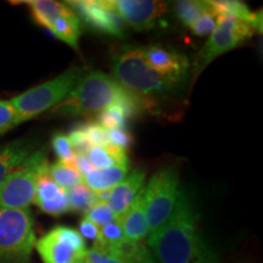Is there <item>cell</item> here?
I'll return each instance as SVG.
<instances>
[{
  "label": "cell",
  "instance_id": "cell-37",
  "mask_svg": "<svg viewBox=\"0 0 263 263\" xmlns=\"http://www.w3.org/2000/svg\"><path fill=\"white\" fill-rule=\"evenodd\" d=\"M140 263H156V261H155V259H154L153 256H151L149 250H147L146 254L144 255V257H143V259H141Z\"/></svg>",
  "mask_w": 263,
  "mask_h": 263
},
{
  "label": "cell",
  "instance_id": "cell-31",
  "mask_svg": "<svg viewBox=\"0 0 263 263\" xmlns=\"http://www.w3.org/2000/svg\"><path fill=\"white\" fill-rule=\"evenodd\" d=\"M217 17L210 11V9L207 11L200 16L195 22L192 25V32L197 37H205V35H211L212 32L215 31L217 27Z\"/></svg>",
  "mask_w": 263,
  "mask_h": 263
},
{
  "label": "cell",
  "instance_id": "cell-32",
  "mask_svg": "<svg viewBox=\"0 0 263 263\" xmlns=\"http://www.w3.org/2000/svg\"><path fill=\"white\" fill-rule=\"evenodd\" d=\"M67 138L74 154H85L91 146L87 139V137H85L83 129H82L81 123L77 124L74 128H72Z\"/></svg>",
  "mask_w": 263,
  "mask_h": 263
},
{
  "label": "cell",
  "instance_id": "cell-5",
  "mask_svg": "<svg viewBox=\"0 0 263 263\" xmlns=\"http://www.w3.org/2000/svg\"><path fill=\"white\" fill-rule=\"evenodd\" d=\"M35 245L29 209H0V263H28Z\"/></svg>",
  "mask_w": 263,
  "mask_h": 263
},
{
  "label": "cell",
  "instance_id": "cell-15",
  "mask_svg": "<svg viewBox=\"0 0 263 263\" xmlns=\"http://www.w3.org/2000/svg\"><path fill=\"white\" fill-rule=\"evenodd\" d=\"M120 224L122 227L124 238L132 241H143L149 235L146 216L145 202H144V186L138 193L132 206L126 215L121 218Z\"/></svg>",
  "mask_w": 263,
  "mask_h": 263
},
{
  "label": "cell",
  "instance_id": "cell-34",
  "mask_svg": "<svg viewBox=\"0 0 263 263\" xmlns=\"http://www.w3.org/2000/svg\"><path fill=\"white\" fill-rule=\"evenodd\" d=\"M84 261L88 263H126L120 261L114 256L106 254V252L101 251V250L91 248L90 250H87L84 255Z\"/></svg>",
  "mask_w": 263,
  "mask_h": 263
},
{
  "label": "cell",
  "instance_id": "cell-28",
  "mask_svg": "<svg viewBox=\"0 0 263 263\" xmlns=\"http://www.w3.org/2000/svg\"><path fill=\"white\" fill-rule=\"evenodd\" d=\"M85 155L95 170L110 168L117 164L106 146H90Z\"/></svg>",
  "mask_w": 263,
  "mask_h": 263
},
{
  "label": "cell",
  "instance_id": "cell-13",
  "mask_svg": "<svg viewBox=\"0 0 263 263\" xmlns=\"http://www.w3.org/2000/svg\"><path fill=\"white\" fill-rule=\"evenodd\" d=\"M34 203L50 216H61L70 211L67 190L51 179L49 166L42 171L37 179Z\"/></svg>",
  "mask_w": 263,
  "mask_h": 263
},
{
  "label": "cell",
  "instance_id": "cell-14",
  "mask_svg": "<svg viewBox=\"0 0 263 263\" xmlns=\"http://www.w3.org/2000/svg\"><path fill=\"white\" fill-rule=\"evenodd\" d=\"M144 180H145V172L141 170L132 171L127 174V177L122 182L115 185L110 189V195H108L107 203L116 216L117 222L126 215L129 207L132 206L138 193L143 189Z\"/></svg>",
  "mask_w": 263,
  "mask_h": 263
},
{
  "label": "cell",
  "instance_id": "cell-38",
  "mask_svg": "<svg viewBox=\"0 0 263 263\" xmlns=\"http://www.w3.org/2000/svg\"><path fill=\"white\" fill-rule=\"evenodd\" d=\"M80 263H88V262H85V261H84V259H83V261H81Z\"/></svg>",
  "mask_w": 263,
  "mask_h": 263
},
{
  "label": "cell",
  "instance_id": "cell-3",
  "mask_svg": "<svg viewBox=\"0 0 263 263\" xmlns=\"http://www.w3.org/2000/svg\"><path fill=\"white\" fill-rule=\"evenodd\" d=\"M112 74L122 87L144 98L166 97L180 87L154 70L141 48H124L115 59Z\"/></svg>",
  "mask_w": 263,
  "mask_h": 263
},
{
  "label": "cell",
  "instance_id": "cell-25",
  "mask_svg": "<svg viewBox=\"0 0 263 263\" xmlns=\"http://www.w3.org/2000/svg\"><path fill=\"white\" fill-rule=\"evenodd\" d=\"M124 239V233L121 227L120 222L115 221L108 223V224L101 227L99 230V235L95 245L93 248L97 249H105L107 246H111L114 244H117L121 240Z\"/></svg>",
  "mask_w": 263,
  "mask_h": 263
},
{
  "label": "cell",
  "instance_id": "cell-22",
  "mask_svg": "<svg viewBox=\"0 0 263 263\" xmlns=\"http://www.w3.org/2000/svg\"><path fill=\"white\" fill-rule=\"evenodd\" d=\"M207 10H209L207 2H199V0H182L174 4V14L177 18L179 20L180 24L189 28Z\"/></svg>",
  "mask_w": 263,
  "mask_h": 263
},
{
  "label": "cell",
  "instance_id": "cell-36",
  "mask_svg": "<svg viewBox=\"0 0 263 263\" xmlns=\"http://www.w3.org/2000/svg\"><path fill=\"white\" fill-rule=\"evenodd\" d=\"M74 166L76 168H77L78 172L81 174H88L91 171L95 170L93 167V164L89 162V160H88V157L85 154H76L74 156Z\"/></svg>",
  "mask_w": 263,
  "mask_h": 263
},
{
  "label": "cell",
  "instance_id": "cell-20",
  "mask_svg": "<svg viewBox=\"0 0 263 263\" xmlns=\"http://www.w3.org/2000/svg\"><path fill=\"white\" fill-rule=\"evenodd\" d=\"M97 249V248H95ZM106 254L114 256L120 261L126 263H140L144 255L146 254L147 249L146 242L143 241H132L124 238L117 244L107 246L105 249H99Z\"/></svg>",
  "mask_w": 263,
  "mask_h": 263
},
{
  "label": "cell",
  "instance_id": "cell-26",
  "mask_svg": "<svg viewBox=\"0 0 263 263\" xmlns=\"http://www.w3.org/2000/svg\"><path fill=\"white\" fill-rule=\"evenodd\" d=\"M88 219L95 223L99 228L108 224V223L117 221L116 216L111 209L110 205L105 201H97L93 206L85 212V216Z\"/></svg>",
  "mask_w": 263,
  "mask_h": 263
},
{
  "label": "cell",
  "instance_id": "cell-1",
  "mask_svg": "<svg viewBox=\"0 0 263 263\" xmlns=\"http://www.w3.org/2000/svg\"><path fill=\"white\" fill-rule=\"evenodd\" d=\"M146 246L156 263H219L202 236L192 199L183 189L167 222L147 235Z\"/></svg>",
  "mask_w": 263,
  "mask_h": 263
},
{
  "label": "cell",
  "instance_id": "cell-27",
  "mask_svg": "<svg viewBox=\"0 0 263 263\" xmlns=\"http://www.w3.org/2000/svg\"><path fill=\"white\" fill-rule=\"evenodd\" d=\"M51 146L54 149L55 154L59 157L60 162H64L66 164H70V166H74V151L72 149L70 141H68L67 136H65L64 133H55L51 138ZM77 170V168H76Z\"/></svg>",
  "mask_w": 263,
  "mask_h": 263
},
{
  "label": "cell",
  "instance_id": "cell-7",
  "mask_svg": "<svg viewBox=\"0 0 263 263\" xmlns=\"http://www.w3.org/2000/svg\"><path fill=\"white\" fill-rule=\"evenodd\" d=\"M179 192V176L173 168L157 171L151 177L147 185L144 186V202L149 234L163 226L172 215Z\"/></svg>",
  "mask_w": 263,
  "mask_h": 263
},
{
  "label": "cell",
  "instance_id": "cell-18",
  "mask_svg": "<svg viewBox=\"0 0 263 263\" xmlns=\"http://www.w3.org/2000/svg\"><path fill=\"white\" fill-rule=\"evenodd\" d=\"M129 173V164H116L105 170H93L83 176V182L94 193L112 189Z\"/></svg>",
  "mask_w": 263,
  "mask_h": 263
},
{
  "label": "cell",
  "instance_id": "cell-10",
  "mask_svg": "<svg viewBox=\"0 0 263 263\" xmlns=\"http://www.w3.org/2000/svg\"><path fill=\"white\" fill-rule=\"evenodd\" d=\"M103 4L116 12L127 26L144 31L155 24L157 18L168 11V5L156 0H101Z\"/></svg>",
  "mask_w": 263,
  "mask_h": 263
},
{
  "label": "cell",
  "instance_id": "cell-12",
  "mask_svg": "<svg viewBox=\"0 0 263 263\" xmlns=\"http://www.w3.org/2000/svg\"><path fill=\"white\" fill-rule=\"evenodd\" d=\"M144 50V57L154 70L163 77L182 84L188 77L190 61L182 52L164 49L159 45H151Z\"/></svg>",
  "mask_w": 263,
  "mask_h": 263
},
{
  "label": "cell",
  "instance_id": "cell-17",
  "mask_svg": "<svg viewBox=\"0 0 263 263\" xmlns=\"http://www.w3.org/2000/svg\"><path fill=\"white\" fill-rule=\"evenodd\" d=\"M31 11L35 24L48 28L50 22L57 17H76V14L67 5L52 0H29L24 2Z\"/></svg>",
  "mask_w": 263,
  "mask_h": 263
},
{
  "label": "cell",
  "instance_id": "cell-19",
  "mask_svg": "<svg viewBox=\"0 0 263 263\" xmlns=\"http://www.w3.org/2000/svg\"><path fill=\"white\" fill-rule=\"evenodd\" d=\"M52 35L65 42L72 49L78 50V42L82 34V22L76 17H57L47 28Z\"/></svg>",
  "mask_w": 263,
  "mask_h": 263
},
{
  "label": "cell",
  "instance_id": "cell-4",
  "mask_svg": "<svg viewBox=\"0 0 263 263\" xmlns=\"http://www.w3.org/2000/svg\"><path fill=\"white\" fill-rule=\"evenodd\" d=\"M83 77V68L72 67L58 77L24 91L10 100L18 115L20 123L26 122L57 107L70 95Z\"/></svg>",
  "mask_w": 263,
  "mask_h": 263
},
{
  "label": "cell",
  "instance_id": "cell-35",
  "mask_svg": "<svg viewBox=\"0 0 263 263\" xmlns=\"http://www.w3.org/2000/svg\"><path fill=\"white\" fill-rule=\"evenodd\" d=\"M99 230H100V228L95 223L91 222L90 219H88L87 217H84L80 222V226H78V233L82 235V238L94 240V241H97Z\"/></svg>",
  "mask_w": 263,
  "mask_h": 263
},
{
  "label": "cell",
  "instance_id": "cell-23",
  "mask_svg": "<svg viewBox=\"0 0 263 263\" xmlns=\"http://www.w3.org/2000/svg\"><path fill=\"white\" fill-rule=\"evenodd\" d=\"M70 211L87 212L95 202L98 201L97 195L90 188L85 185L84 182L80 185L67 190Z\"/></svg>",
  "mask_w": 263,
  "mask_h": 263
},
{
  "label": "cell",
  "instance_id": "cell-21",
  "mask_svg": "<svg viewBox=\"0 0 263 263\" xmlns=\"http://www.w3.org/2000/svg\"><path fill=\"white\" fill-rule=\"evenodd\" d=\"M49 174L59 186L66 190L83 183V176L73 166L60 162V161L49 164Z\"/></svg>",
  "mask_w": 263,
  "mask_h": 263
},
{
  "label": "cell",
  "instance_id": "cell-24",
  "mask_svg": "<svg viewBox=\"0 0 263 263\" xmlns=\"http://www.w3.org/2000/svg\"><path fill=\"white\" fill-rule=\"evenodd\" d=\"M127 121L128 118L124 115L122 107L117 103L107 106L98 115V123L106 130L124 129L127 126Z\"/></svg>",
  "mask_w": 263,
  "mask_h": 263
},
{
  "label": "cell",
  "instance_id": "cell-2",
  "mask_svg": "<svg viewBox=\"0 0 263 263\" xmlns=\"http://www.w3.org/2000/svg\"><path fill=\"white\" fill-rule=\"evenodd\" d=\"M134 93L126 89L112 76L100 71H91L83 74L70 95L52 108V114L59 116H88L101 112L107 106L126 100Z\"/></svg>",
  "mask_w": 263,
  "mask_h": 263
},
{
  "label": "cell",
  "instance_id": "cell-6",
  "mask_svg": "<svg viewBox=\"0 0 263 263\" xmlns=\"http://www.w3.org/2000/svg\"><path fill=\"white\" fill-rule=\"evenodd\" d=\"M49 164L45 149L33 151L0 185V209H29V205L34 202L39 174Z\"/></svg>",
  "mask_w": 263,
  "mask_h": 263
},
{
  "label": "cell",
  "instance_id": "cell-9",
  "mask_svg": "<svg viewBox=\"0 0 263 263\" xmlns=\"http://www.w3.org/2000/svg\"><path fill=\"white\" fill-rule=\"evenodd\" d=\"M34 246L44 263H80L87 251L78 230L67 226L54 227Z\"/></svg>",
  "mask_w": 263,
  "mask_h": 263
},
{
  "label": "cell",
  "instance_id": "cell-29",
  "mask_svg": "<svg viewBox=\"0 0 263 263\" xmlns=\"http://www.w3.org/2000/svg\"><path fill=\"white\" fill-rule=\"evenodd\" d=\"M85 137L91 146H106L108 144L107 130L95 121L81 123Z\"/></svg>",
  "mask_w": 263,
  "mask_h": 263
},
{
  "label": "cell",
  "instance_id": "cell-16",
  "mask_svg": "<svg viewBox=\"0 0 263 263\" xmlns=\"http://www.w3.org/2000/svg\"><path fill=\"white\" fill-rule=\"evenodd\" d=\"M34 151V143L27 139H17L0 146V185L6 177Z\"/></svg>",
  "mask_w": 263,
  "mask_h": 263
},
{
  "label": "cell",
  "instance_id": "cell-30",
  "mask_svg": "<svg viewBox=\"0 0 263 263\" xmlns=\"http://www.w3.org/2000/svg\"><path fill=\"white\" fill-rule=\"evenodd\" d=\"M20 124L18 115L10 101L0 100V136Z\"/></svg>",
  "mask_w": 263,
  "mask_h": 263
},
{
  "label": "cell",
  "instance_id": "cell-8",
  "mask_svg": "<svg viewBox=\"0 0 263 263\" xmlns=\"http://www.w3.org/2000/svg\"><path fill=\"white\" fill-rule=\"evenodd\" d=\"M255 34L248 22L239 18H221L205 45L200 49L194 62V78H196L211 62L224 52L244 44Z\"/></svg>",
  "mask_w": 263,
  "mask_h": 263
},
{
  "label": "cell",
  "instance_id": "cell-11",
  "mask_svg": "<svg viewBox=\"0 0 263 263\" xmlns=\"http://www.w3.org/2000/svg\"><path fill=\"white\" fill-rule=\"evenodd\" d=\"M66 5L81 22H84L95 31L120 38L126 34V22L116 12L107 9L101 0H78L66 3Z\"/></svg>",
  "mask_w": 263,
  "mask_h": 263
},
{
  "label": "cell",
  "instance_id": "cell-33",
  "mask_svg": "<svg viewBox=\"0 0 263 263\" xmlns=\"http://www.w3.org/2000/svg\"><path fill=\"white\" fill-rule=\"evenodd\" d=\"M107 139L108 144L124 150H127L132 145V143H133V137H132V134L126 128L124 129L107 130Z\"/></svg>",
  "mask_w": 263,
  "mask_h": 263
}]
</instances>
